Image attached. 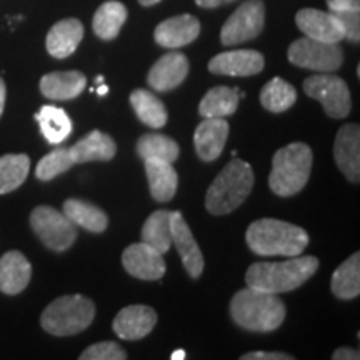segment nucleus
<instances>
[{
  "label": "nucleus",
  "mask_w": 360,
  "mask_h": 360,
  "mask_svg": "<svg viewBox=\"0 0 360 360\" xmlns=\"http://www.w3.org/2000/svg\"><path fill=\"white\" fill-rule=\"evenodd\" d=\"M245 242L262 257H297L309 245V233L299 225L277 219H260L249 225Z\"/></svg>",
  "instance_id": "nucleus-1"
},
{
  "label": "nucleus",
  "mask_w": 360,
  "mask_h": 360,
  "mask_svg": "<svg viewBox=\"0 0 360 360\" xmlns=\"http://www.w3.org/2000/svg\"><path fill=\"white\" fill-rule=\"evenodd\" d=\"M287 309L277 294L247 287L231 300V317L250 332H272L282 326Z\"/></svg>",
  "instance_id": "nucleus-2"
},
{
  "label": "nucleus",
  "mask_w": 360,
  "mask_h": 360,
  "mask_svg": "<svg viewBox=\"0 0 360 360\" xmlns=\"http://www.w3.org/2000/svg\"><path fill=\"white\" fill-rule=\"evenodd\" d=\"M283 262H257L252 264L245 274L247 287L272 294L295 290L317 272L319 259L315 257H289Z\"/></svg>",
  "instance_id": "nucleus-3"
},
{
  "label": "nucleus",
  "mask_w": 360,
  "mask_h": 360,
  "mask_svg": "<svg viewBox=\"0 0 360 360\" xmlns=\"http://www.w3.org/2000/svg\"><path fill=\"white\" fill-rule=\"evenodd\" d=\"M255 177L247 162L233 159L215 177L205 195V207L212 215H227L250 195Z\"/></svg>",
  "instance_id": "nucleus-4"
},
{
  "label": "nucleus",
  "mask_w": 360,
  "mask_h": 360,
  "mask_svg": "<svg viewBox=\"0 0 360 360\" xmlns=\"http://www.w3.org/2000/svg\"><path fill=\"white\" fill-rule=\"evenodd\" d=\"M314 154L307 143L294 142L278 148L272 159L269 187L278 197H292L307 186Z\"/></svg>",
  "instance_id": "nucleus-5"
},
{
  "label": "nucleus",
  "mask_w": 360,
  "mask_h": 360,
  "mask_svg": "<svg viewBox=\"0 0 360 360\" xmlns=\"http://www.w3.org/2000/svg\"><path fill=\"white\" fill-rule=\"evenodd\" d=\"M96 319V304L84 295L58 297L45 307L40 323L56 337L77 335Z\"/></svg>",
  "instance_id": "nucleus-6"
},
{
  "label": "nucleus",
  "mask_w": 360,
  "mask_h": 360,
  "mask_svg": "<svg viewBox=\"0 0 360 360\" xmlns=\"http://www.w3.org/2000/svg\"><path fill=\"white\" fill-rule=\"evenodd\" d=\"M30 225L40 242L53 252L69 250L77 238V225L51 205L35 207L30 214Z\"/></svg>",
  "instance_id": "nucleus-7"
},
{
  "label": "nucleus",
  "mask_w": 360,
  "mask_h": 360,
  "mask_svg": "<svg viewBox=\"0 0 360 360\" xmlns=\"http://www.w3.org/2000/svg\"><path fill=\"white\" fill-rule=\"evenodd\" d=\"M302 87L310 98L322 103L326 114L332 119H344L350 114L352 98H350L349 85L339 75L321 72L305 79Z\"/></svg>",
  "instance_id": "nucleus-8"
},
{
  "label": "nucleus",
  "mask_w": 360,
  "mask_h": 360,
  "mask_svg": "<svg viewBox=\"0 0 360 360\" xmlns=\"http://www.w3.org/2000/svg\"><path fill=\"white\" fill-rule=\"evenodd\" d=\"M289 60L300 69L314 72H335L344 64V52L339 44L321 42L310 37H302L292 42Z\"/></svg>",
  "instance_id": "nucleus-9"
},
{
  "label": "nucleus",
  "mask_w": 360,
  "mask_h": 360,
  "mask_svg": "<svg viewBox=\"0 0 360 360\" xmlns=\"http://www.w3.org/2000/svg\"><path fill=\"white\" fill-rule=\"evenodd\" d=\"M265 24V6L262 0H247L229 17L222 30L220 42L227 47L249 42L259 37Z\"/></svg>",
  "instance_id": "nucleus-10"
},
{
  "label": "nucleus",
  "mask_w": 360,
  "mask_h": 360,
  "mask_svg": "<svg viewBox=\"0 0 360 360\" xmlns=\"http://www.w3.org/2000/svg\"><path fill=\"white\" fill-rule=\"evenodd\" d=\"M295 24L305 37L321 40V42L339 44L345 39L344 25L339 17L332 12H322L317 8H302L297 12Z\"/></svg>",
  "instance_id": "nucleus-11"
},
{
  "label": "nucleus",
  "mask_w": 360,
  "mask_h": 360,
  "mask_svg": "<svg viewBox=\"0 0 360 360\" xmlns=\"http://www.w3.org/2000/svg\"><path fill=\"white\" fill-rule=\"evenodd\" d=\"M122 265L127 274L141 281H159L165 274V260L160 252L143 242L129 245L124 250Z\"/></svg>",
  "instance_id": "nucleus-12"
},
{
  "label": "nucleus",
  "mask_w": 360,
  "mask_h": 360,
  "mask_svg": "<svg viewBox=\"0 0 360 360\" xmlns=\"http://www.w3.org/2000/svg\"><path fill=\"white\" fill-rule=\"evenodd\" d=\"M170 231H172V245L177 249L187 274L192 278H199L204 272V255H202L200 247L193 238L191 227L180 212H172Z\"/></svg>",
  "instance_id": "nucleus-13"
},
{
  "label": "nucleus",
  "mask_w": 360,
  "mask_h": 360,
  "mask_svg": "<svg viewBox=\"0 0 360 360\" xmlns=\"http://www.w3.org/2000/svg\"><path fill=\"white\" fill-rule=\"evenodd\" d=\"M265 58L257 51H229L215 56L209 62V70L215 75H229V77H250L264 70Z\"/></svg>",
  "instance_id": "nucleus-14"
},
{
  "label": "nucleus",
  "mask_w": 360,
  "mask_h": 360,
  "mask_svg": "<svg viewBox=\"0 0 360 360\" xmlns=\"http://www.w3.org/2000/svg\"><path fill=\"white\" fill-rule=\"evenodd\" d=\"M334 159L340 172L350 182L360 180V129L357 124H347L339 129L334 143Z\"/></svg>",
  "instance_id": "nucleus-15"
},
{
  "label": "nucleus",
  "mask_w": 360,
  "mask_h": 360,
  "mask_svg": "<svg viewBox=\"0 0 360 360\" xmlns=\"http://www.w3.org/2000/svg\"><path fill=\"white\" fill-rule=\"evenodd\" d=\"M188 58L180 52H169L162 56L148 70L147 82L157 92H169L179 87L188 74Z\"/></svg>",
  "instance_id": "nucleus-16"
},
{
  "label": "nucleus",
  "mask_w": 360,
  "mask_h": 360,
  "mask_svg": "<svg viewBox=\"0 0 360 360\" xmlns=\"http://www.w3.org/2000/svg\"><path fill=\"white\" fill-rule=\"evenodd\" d=\"M157 314L147 305H129L117 314L112 322V328L120 339L141 340L154 330Z\"/></svg>",
  "instance_id": "nucleus-17"
},
{
  "label": "nucleus",
  "mask_w": 360,
  "mask_h": 360,
  "mask_svg": "<svg viewBox=\"0 0 360 360\" xmlns=\"http://www.w3.org/2000/svg\"><path fill=\"white\" fill-rule=\"evenodd\" d=\"M200 34V22L193 15L182 13V15L170 17L157 25L154 39L160 47L179 49L192 44Z\"/></svg>",
  "instance_id": "nucleus-18"
},
{
  "label": "nucleus",
  "mask_w": 360,
  "mask_h": 360,
  "mask_svg": "<svg viewBox=\"0 0 360 360\" xmlns=\"http://www.w3.org/2000/svg\"><path fill=\"white\" fill-rule=\"evenodd\" d=\"M229 122L220 117V119H204L199 124L193 134V146H195L197 155L204 162L217 160L222 154L225 142L229 137Z\"/></svg>",
  "instance_id": "nucleus-19"
},
{
  "label": "nucleus",
  "mask_w": 360,
  "mask_h": 360,
  "mask_svg": "<svg viewBox=\"0 0 360 360\" xmlns=\"http://www.w3.org/2000/svg\"><path fill=\"white\" fill-rule=\"evenodd\" d=\"M32 278V265L19 250H11L0 259V292L17 295L25 290Z\"/></svg>",
  "instance_id": "nucleus-20"
},
{
  "label": "nucleus",
  "mask_w": 360,
  "mask_h": 360,
  "mask_svg": "<svg viewBox=\"0 0 360 360\" xmlns=\"http://www.w3.org/2000/svg\"><path fill=\"white\" fill-rule=\"evenodd\" d=\"M84 39V25L79 19H64L49 30L45 39L47 52L53 58H67L77 51Z\"/></svg>",
  "instance_id": "nucleus-21"
},
{
  "label": "nucleus",
  "mask_w": 360,
  "mask_h": 360,
  "mask_svg": "<svg viewBox=\"0 0 360 360\" xmlns=\"http://www.w3.org/2000/svg\"><path fill=\"white\" fill-rule=\"evenodd\" d=\"M87 87V79L82 72L67 70L52 72L40 79V92L51 101H72Z\"/></svg>",
  "instance_id": "nucleus-22"
},
{
  "label": "nucleus",
  "mask_w": 360,
  "mask_h": 360,
  "mask_svg": "<svg viewBox=\"0 0 360 360\" xmlns=\"http://www.w3.org/2000/svg\"><path fill=\"white\" fill-rule=\"evenodd\" d=\"M70 155L74 164H87V162H107L112 160L117 154V146L110 135L92 130L70 148Z\"/></svg>",
  "instance_id": "nucleus-23"
},
{
  "label": "nucleus",
  "mask_w": 360,
  "mask_h": 360,
  "mask_svg": "<svg viewBox=\"0 0 360 360\" xmlns=\"http://www.w3.org/2000/svg\"><path fill=\"white\" fill-rule=\"evenodd\" d=\"M146 162V174L152 197L157 202H169L174 199L179 187V175L170 162L148 159Z\"/></svg>",
  "instance_id": "nucleus-24"
},
{
  "label": "nucleus",
  "mask_w": 360,
  "mask_h": 360,
  "mask_svg": "<svg viewBox=\"0 0 360 360\" xmlns=\"http://www.w3.org/2000/svg\"><path fill=\"white\" fill-rule=\"evenodd\" d=\"M67 217L79 227L92 233H102L109 227V217L103 212L101 207L90 204V202L80 199H69L64 202V209H62Z\"/></svg>",
  "instance_id": "nucleus-25"
},
{
  "label": "nucleus",
  "mask_w": 360,
  "mask_h": 360,
  "mask_svg": "<svg viewBox=\"0 0 360 360\" xmlns=\"http://www.w3.org/2000/svg\"><path fill=\"white\" fill-rule=\"evenodd\" d=\"M238 89L227 87V85H219V87L210 89L200 101L199 114L204 119H220V117H229L236 114L238 107Z\"/></svg>",
  "instance_id": "nucleus-26"
},
{
  "label": "nucleus",
  "mask_w": 360,
  "mask_h": 360,
  "mask_svg": "<svg viewBox=\"0 0 360 360\" xmlns=\"http://www.w3.org/2000/svg\"><path fill=\"white\" fill-rule=\"evenodd\" d=\"M130 103L132 109L137 114L139 120L146 124L147 127L162 129L169 120L167 109H165L164 102L154 94L148 92L146 89H137L130 94Z\"/></svg>",
  "instance_id": "nucleus-27"
},
{
  "label": "nucleus",
  "mask_w": 360,
  "mask_h": 360,
  "mask_svg": "<svg viewBox=\"0 0 360 360\" xmlns=\"http://www.w3.org/2000/svg\"><path fill=\"white\" fill-rule=\"evenodd\" d=\"M330 289L337 299L352 300L360 294V254L354 255L335 269L330 281Z\"/></svg>",
  "instance_id": "nucleus-28"
},
{
  "label": "nucleus",
  "mask_w": 360,
  "mask_h": 360,
  "mask_svg": "<svg viewBox=\"0 0 360 360\" xmlns=\"http://www.w3.org/2000/svg\"><path fill=\"white\" fill-rule=\"evenodd\" d=\"M35 120L40 125V132H42L45 141L52 143V146L62 143L72 134L70 117L60 107L44 105L35 114Z\"/></svg>",
  "instance_id": "nucleus-29"
},
{
  "label": "nucleus",
  "mask_w": 360,
  "mask_h": 360,
  "mask_svg": "<svg viewBox=\"0 0 360 360\" xmlns=\"http://www.w3.org/2000/svg\"><path fill=\"white\" fill-rule=\"evenodd\" d=\"M125 20H127V7L122 2L109 0L98 7L94 15V32L102 40H114L124 27Z\"/></svg>",
  "instance_id": "nucleus-30"
},
{
  "label": "nucleus",
  "mask_w": 360,
  "mask_h": 360,
  "mask_svg": "<svg viewBox=\"0 0 360 360\" xmlns=\"http://www.w3.org/2000/svg\"><path fill=\"white\" fill-rule=\"evenodd\" d=\"M170 217L172 212L169 210H155L143 224L141 238L143 244L154 247L162 255L169 252L172 247V231H170Z\"/></svg>",
  "instance_id": "nucleus-31"
},
{
  "label": "nucleus",
  "mask_w": 360,
  "mask_h": 360,
  "mask_svg": "<svg viewBox=\"0 0 360 360\" xmlns=\"http://www.w3.org/2000/svg\"><path fill=\"white\" fill-rule=\"evenodd\" d=\"M29 170V155L7 154L0 157V195L17 191L27 180Z\"/></svg>",
  "instance_id": "nucleus-32"
},
{
  "label": "nucleus",
  "mask_w": 360,
  "mask_h": 360,
  "mask_svg": "<svg viewBox=\"0 0 360 360\" xmlns=\"http://www.w3.org/2000/svg\"><path fill=\"white\" fill-rule=\"evenodd\" d=\"M297 101V90L292 84L285 82L281 77H274L264 85L260 90V103L264 109L274 114H281V112L289 110Z\"/></svg>",
  "instance_id": "nucleus-33"
},
{
  "label": "nucleus",
  "mask_w": 360,
  "mask_h": 360,
  "mask_svg": "<svg viewBox=\"0 0 360 360\" xmlns=\"http://www.w3.org/2000/svg\"><path fill=\"white\" fill-rule=\"evenodd\" d=\"M137 154L142 160L157 159L172 164L179 159L180 148L179 143L167 135L146 134L137 141Z\"/></svg>",
  "instance_id": "nucleus-34"
},
{
  "label": "nucleus",
  "mask_w": 360,
  "mask_h": 360,
  "mask_svg": "<svg viewBox=\"0 0 360 360\" xmlns=\"http://www.w3.org/2000/svg\"><path fill=\"white\" fill-rule=\"evenodd\" d=\"M74 165V159H72L69 148L60 147L45 155L44 159H40L37 167H35V175H37L39 180L49 182V180L70 170Z\"/></svg>",
  "instance_id": "nucleus-35"
},
{
  "label": "nucleus",
  "mask_w": 360,
  "mask_h": 360,
  "mask_svg": "<svg viewBox=\"0 0 360 360\" xmlns=\"http://www.w3.org/2000/svg\"><path fill=\"white\" fill-rule=\"evenodd\" d=\"M80 360H125L127 354L117 342H98L79 355Z\"/></svg>",
  "instance_id": "nucleus-36"
},
{
  "label": "nucleus",
  "mask_w": 360,
  "mask_h": 360,
  "mask_svg": "<svg viewBox=\"0 0 360 360\" xmlns=\"http://www.w3.org/2000/svg\"><path fill=\"white\" fill-rule=\"evenodd\" d=\"M339 17V20L344 25L345 39L350 40V42L359 44L360 40V15L359 12H339L335 13Z\"/></svg>",
  "instance_id": "nucleus-37"
},
{
  "label": "nucleus",
  "mask_w": 360,
  "mask_h": 360,
  "mask_svg": "<svg viewBox=\"0 0 360 360\" xmlns=\"http://www.w3.org/2000/svg\"><path fill=\"white\" fill-rule=\"evenodd\" d=\"M328 11L339 12H360V0H326Z\"/></svg>",
  "instance_id": "nucleus-38"
},
{
  "label": "nucleus",
  "mask_w": 360,
  "mask_h": 360,
  "mask_svg": "<svg viewBox=\"0 0 360 360\" xmlns=\"http://www.w3.org/2000/svg\"><path fill=\"white\" fill-rule=\"evenodd\" d=\"M294 355L283 352H247L240 360H294Z\"/></svg>",
  "instance_id": "nucleus-39"
},
{
  "label": "nucleus",
  "mask_w": 360,
  "mask_h": 360,
  "mask_svg": "<svg viewBox=\"0 0 360 360\" xmlns=\"http://www.w3.org/2000/svg\"><path fill=\"white\" fill-rule=\"evenodd\" d=\"M332 359L334 360H359L360 355H359V350H354L350 347H340L335 350L334 355H332Z\"/></svg>",
  "instance_id": "nucleus-40"
},
{
  "label": "nucleus",
  "mask_w": 360,
  "mask_h": 360,
  "mask_svg": "<svg viewBox=\"0 0 360 360\" xmlns=\"http://www.w3.org/2000/svg\"><path fill=\"white\" fill-rule=\"evenodd\" d=\"M236 2V0H195V4L202 8H215L220 6H225V4Z\"/></svg>",
  "instance_id": "nucleus-41"
},
{
  "label": "nucleus",
  "mask_w": 360,
  "mask_h": 360,
  "mask_svg": "<svg viewBox=\"0 0 360 360\" xmlns=\"http://www.w3.org/2000/svg\"><path fill=\"white\" fill-rule=\"evenodd\" d=\"M6 97H7V87L4 79L0 77V117L4 114V109H6Z\"/></svg>",
  "instance_id": "nucleus-42"
},
{
  "label": "nucleus",
  "mask_w": 360,
  "mask_h": 360,
  "mask_svg": "<svg viewBox=\"0 0 360 360\" xmlns=\"http://www.w3.org/2000/svg\"><path fill=\"white\" fill-rule=\"evenodd\" d=\"M159 2H162V0H139V4H141V6H143V7H152V6H155V4H159Z\"/></svg>",
  "instance_id": "nucleus-43"
},
{
  "label": "nucleus",
  "mask_w": 360,
  "mask_h": 360,
  "mask_svg": "<svg viewBox=\"0 0 360 360\" xmlns=\"http://www.w3.org/2000/svg\"><path fill=\"white\" fill-rule=\"evenodd\" d=\"M172 360H182V359H186V352H184V350H175V352L172 354V357H170Z\"/></svg>",
  "instance_id": "nucleus-44"
},
{
  "label": "nucleus",
  "mask_w": 360,
  "mask_h": 360,
  "mask_svg": "<svg viewBox=\"0 0 360 360\" xmlns=\"http://www.w3.org/2000/svg\"><path fill=\"white\" fill-rule=\"evenodd\" d=\"M97 94L98 96H107V94H109V87H107V85H101V87L97 89Z\"/></svg>",
  "instance_id": "nucleus-45"
},
{
  "label": "nucleus",
  "mask_w": 360,
  "mask_h": 360,
  "mask_svg": "<svg viewBox=\"0 0 360 360\" xmlns=\"http://www.w3.org/2000/svg\"><path fill=\"white\" fill-rule=\"evenodd\" d=\"M103 82V77H102V75H98V77L96 79V84H102Z\"/></svg>",
  "instance_id": "nucleus-46"
}]
</instances>
